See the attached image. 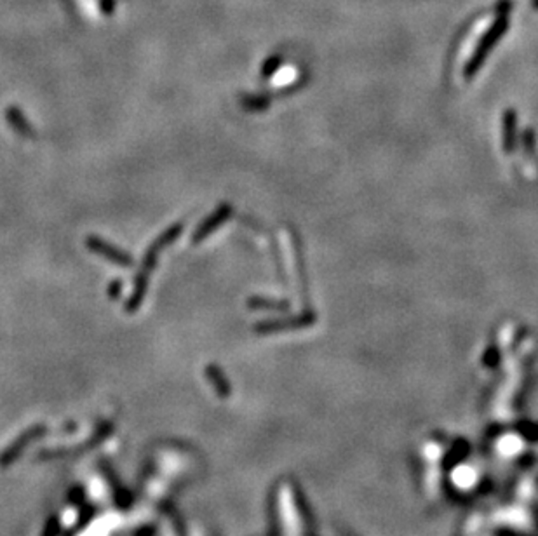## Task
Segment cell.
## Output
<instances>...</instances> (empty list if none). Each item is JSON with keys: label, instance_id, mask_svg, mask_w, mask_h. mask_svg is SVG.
I'll list each match as a JSON object with an SVG mask.
<instances>
[{"label": "cell", "instance_id": "obj_1", "mask_svg": "<svg viewBox=\"0 0 538 536\" xmlns=\"http://www.w3.org/2000/svg\"><path fill=\"white\" fill-rule=\"evenodd\" d=\"M183 230H185V223L183 222L169 225V227L166 228L164 232H161V234L154 239V242L148 246L145 255H143L142 267L136 272L135 281H133V291L131 295H129L128 302H126V312L136 314L142 309L143 302H145L148 286H150V277L155 268H157L159 256H161V253L164 251V249H168L169 246H173L178 241L180 235L183 234Z\"/></svg>", "mask_w": 538, "mask_h": 536}, {"label": "cell", "instance_id": "obj_5", "mask_svg": "<svg viewBox=\"0 0 538 536\" xmlns=\"http://www.w3.org/2000/svg\"><path fill=\"white\" fill-rule=\"evenodd\" d=\"M122 289H124V284H122L121 279H114V281H112L107 288L108 298L114 300V302H117V300L122 296Z\"/></svg>", "mask_w": 538, "mask_h": 536}, {"label": "cell", "instance_id": "obj_2", "mask_svg": "<svg viewBox=\"0 0 538 536\" xmlns=\"http://www.w3.org/2000/svg\"><path fill=\"white\" fill-rule=\"evenodd\" d=\"M86 248L91 253H95V255L101 256L103 260H107V262L117 265L119 268H131L135 265V258L131 256V253L112 244V242L105 241L100 235H88L86 237Z\"/></svg>", "mask_w": 538, "mask_h": 536}, {"label": "cell", "instance_id": "obj_4", "mask_svg": "<svg viewBox=\"0 0 538 536\" xmlns=\"http://www.w3.org/2000/svg\"><path fill=\"white\" fill-rule=\"evenodd\" d=\"M6 122L13 128V131L23 138H35V128L32 126V122L28 121V117L25 115V112L21 110L16 105H11L6 108Z\"/></svg>", "mask_w": 538, "mask_h": 536}, {"label": "cell", "instance_id": "obj_3", "mask_svg": "<svg viewBox=\"0 0 538 536\" xmlns=\"http://www.w3.org/2000/svg\"><path fill=\"white\" fill-rule=\"evenodd\" d=\"M230 215H232V208H230L229 204H220L218 208H216L215 211L208 216V218H204L197 225L190 242H192L194 246H199L201 242H204L206 239L213 234V232L218 230V228L230 218Z\"/></svg>", "mask_w": 538, "mask_h": 536}]
</instances>
